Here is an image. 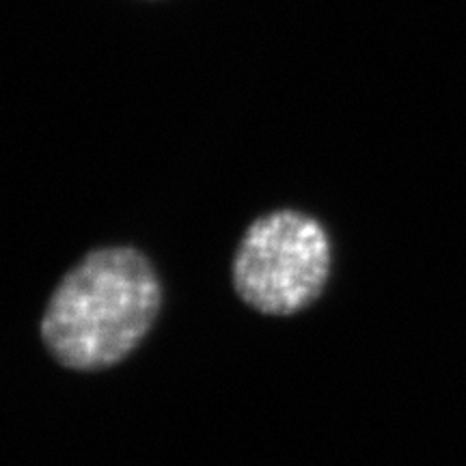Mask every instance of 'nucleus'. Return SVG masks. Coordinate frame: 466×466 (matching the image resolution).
<instances>
[{"mask_svg": "<svg viewBox=\"0 0 466 466\" xmlns=\"http://www.w3.org/2000/svg\"><path fill=\"white\" fill-rule=\"evenodd\" d=\"M160 305V279L141 250L96 248L52 291L42 318V339L67 370H108L147 337Z\"/></svg>", "mask_w": 466, "mask_h": 466, "instance_id": "obj_1", "label": "nucleus"}, {"mask_svg": "<svg viewBox=\"0 0 466 466\" xmlns=\"http://www.w3.org/2000/svg\"><path fill=\"white\" fill-rule=\"evenodd\" d=\"M330 264L324 227L296 209H279L244 233L231 266L233 289L264 316H294L324 294Z\"/></svg>", "mask_w": 466, "mask_h": 466, "instance_id": "obj_2", "label": "nucleus"}]
</instances>
